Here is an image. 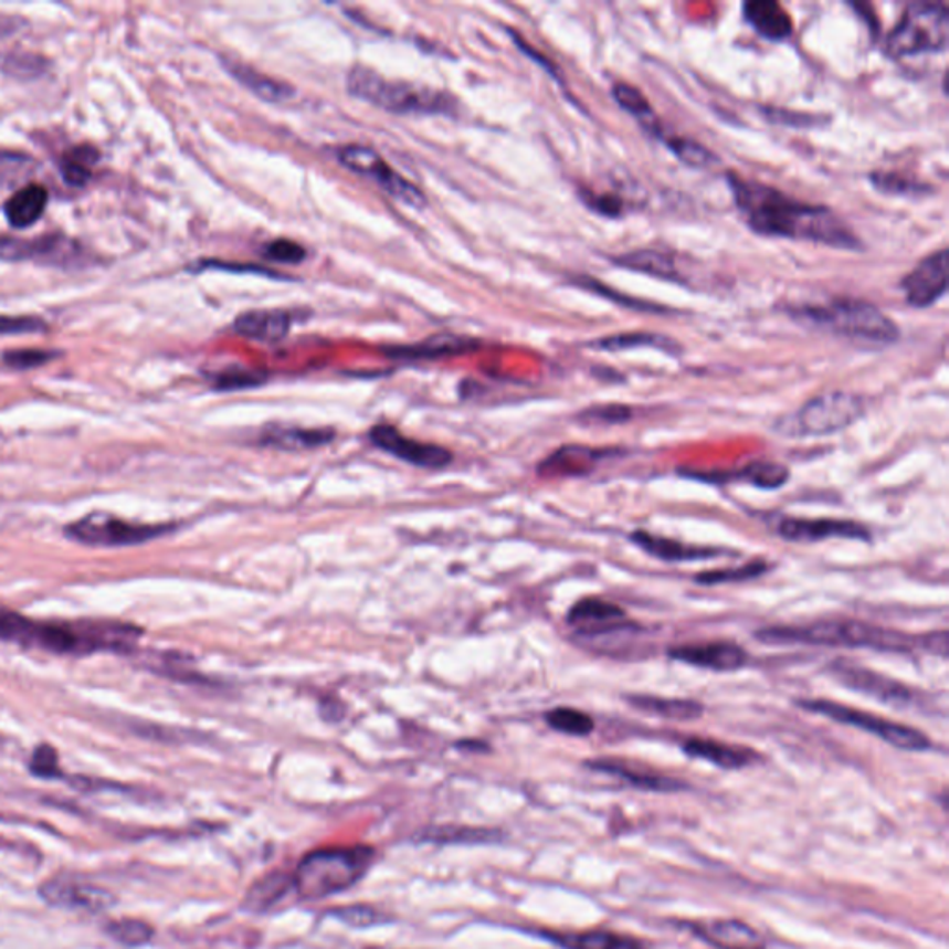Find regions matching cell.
Segmentation results:
<instances>
[{
  "mask_svg": "<svg viewBox=\"0 0 949 949\" xmlns=\"http://www.w3.org/2000/svg\"><path fill=\"white\" fill-rule=\"evenodd\" d=\"M667 656L688 666L713 669L718 674H731L748 666V651L732 642H708V644L677 645L667 651Z\"/></svg>",
  "mask_w": 949,
  "mask_h": 949,
  "instance_id": "cell-17",
  "label": "cell"
},
{
  "mask_svg": "<svg viewBox=\"0 0 949 949\" xmlns=\"http://www.w3.org/2000/svg\"><path fill=\"white\" fill-rule=\"evenodd\" d=\"M95 160H97V152L92 147H82V149H75L70 155H65L64 160H62V175H64L65 182L71 186L86 184L92 177L89 166Z\"/></svg>",
  "mask_w": 949,
  "mask_h": 949,
  "instance_id": "cell-40",
  "label": "cell"
},
{
  "mask_svg": "<svg viewBox=\"0 0 949 949\" xmlns=\"http://www.w3.org/2000/svg\"><path fill=\"white\" fill-rule=\"evenodd\" d=\"M173 525L130 524L109 514H87L65 527V536L86 546L123 547L138 546L167 535Z\"/></svg>",
  "mask_w": 949,
  "mask_h": 949,
  "instance_id": "cell-10",
  "label": "cell"
},
{
  "mask_svg": "<svg viewBox=\"0 0 949 949\" xmlns=\"http://www.w3.org/2000/svg\"><path fill=\"white\" fill-rule=\"evenodd\" d=\"M546 721L555 731L570 737H588L595 729V721L590 714L571 707L552 708L546 714Z\"/></svg>",
  "mask_w": 949,
  "mask_h": 949,
  "instance_id": "cell-37",
  "label": "cell"
},
{
  "mask_svg": "<svg viewBox=\"0 0 949 949\" xmlns=\"http://www.w3.org/2000/svg\"><path fill=\"white\" fill-rule=\"evenodd\" d=\"M30 770L40 777H56L60 773L59 755L51 746H40L35 749Z\"/></svg>",
  "mask_w": 949,
  "mask_h": 949,
  "instance_id": "cell-48",
  "label": "cell"
},
{
  "mask_svg": "<svg viewBox=\"0 0 949 949\" xmlns=\"http://www.w3.org/2000/svg\"><path fill=\"white\" fill-rule=\"evenodd\" d=\"M40 894L52 907L86 913H104L116 904L114 894L81 881L52 879L41 886Z\"/></svg>",
  "mask_w": 949,
  "mask_h": 949,
  "instance_id": "cell-18",
  "label": "cell"
},
{
  "mask_svg": "<svg viewBox=\"0 0 949 949\" xmlns=\"http://www.w3.org/2000/svg\"><path fill=\"white\" fill-rule=\"evenodd\" d=\"M683 751L692 759L707 760L724 770H742L757 760V753L751 749L737 748L710 738H688L683 744Z\"/></svg>",
  "mask_w": 949,
  "mask_h": 949,
  "instance_id": "cell-24",
  "label": "cell"
},
{
  "mask_svg": "<svg viewBox=\"0 0 949 949\" xmlns=\"http://www.w3.org/2000/svg\"><path fill=\"white\" fill-rule=\"evenodd\" d=\"M106 931H108L109 937L123 946H128V948L144 946L152 938V927L141 920L114 921L106 927Z\"/></svg>",
  "mask_w": 949,
  "mask_h": 949,
  "instance_id": "cell-43",
  "label": "cell"
},
{
  "mask_svg": "<svg viewBox=\"0 0 949 949\" xmlns=\"http://www.w3.org/2000/svg\"><path fill=\"white\" fill-rule=\"evenodd\" d=\"M790 314L800 323L869 346H892L901 336L898 325L868 300L831 299L823 305L798 306Z\"/></svg>",
  "mask_w": 949,
  "mask_h": 949,
  "instance_id": "cell-4",
  "label": "cell"
},
{
  "mask_svg": "<svg viewBox=\"0 0 949 949\" xmlns=\"http://www.w3.org/2000/svg\"><path fill=\"white\" fill-rule=\"evenodd\" d=\"M901 289L913 308H929L948 292V251L940 249L921 260L909 275L904 276Z\"/></svg>",
  "mask_w": 949,
  "mask_h": 949,
  "instance_id": "cell-16",
  "label": "cell"
},
{
  "mask_svg": "<svg viewBox=\"0 0 949 949\" xmlns=\"http://www.w3.org/2000/svg\"><path fill=\"white\" fill-rule=\"evenodd\" d=\"M631 541L639 546L642 551L664 562H705L714 558L724 557V549L716 547H699L683 544V541L664 538V536L651 535L647 530H634Z\"/></svg>",
  "mask_w": 949,
  "mask_h": 949,
  "instance_id": "cell-21",
  "label": "cell"
},
{
  "mask_svg": "<svg viewBox=\"0 0 949 949\" xmlns=\"http://www.w3.org/2000/svg\"><path fill=\"white\" fill-rule=\"evenodd\" d=\"M633 418V409L628 404H595L590 409L582 410L577 420L582 425H622Z\"/></svg>",
  "mask_w": 949,
  "mask_h": 949,
  "instance_id": "cell-41",
  "label": "cell"
},
{
  "mask_svg": "<svg viewBox=\"0 0 949 949\" xmlns=\"http://www.w3.org/2000/svg\"><path fill=\"white\" fill-rule=\"evenodd\" d=\"M614 262L625 270L640 271L645 275L672 281V283L683 281L672 254L658 253V251H634V253L623 254L620 259H614Z\"/></svg>",
  "mask_w": 949,
  "mask_h": 949,
  "instance_id": "cell-30",
  "label": "cell"
},
{
  "mask_svg": "<svg viewBox=\"0 0 949 949\" xmlns=\"http://www.w3.org/2000/svg\"><path fill=\"white\" fill-rule=\"evenodd\" d=\"M369 440L379 447V450L398 456L401 461L414 464L418 467H429V470H440L445 467L453 461V455L450 451L443 450L434 443L418 442L412 437H407L392 425H375L369 431Z\"/></svg>",
  "mask_w": 949,
  "mask_h": 949,
  "instance_id": "cell-15",
  "label": "cell"
},
{
  "mask_svg": "<svg viewBox=\"0 0 949 949\" xmlns=\"http://www.w3.org/2000/svg\"><path fill=\"white\" fill-rule=\"evenodd\" d=\"M264 256L281 262V264H299L306 259V251L300 247L299 243L289 242V240H275V242L265 245Z\"/></svg>",
  "mask_w": 949,
  "mask_h": 949,
  "instance_id": "cell-46",
  "label": "cell"
},
{
  "mask_svg": "<svg viewBox=\"0 0 949 949\" xmlns=\"http://www.w3.org/2000/svg\"><path fill=\"white\" fill-rule=\"evenodd\" d=\"M948 633L946 631H935V633L924 634L921 636V647L931 655L948 656Z\"/></svg>",
  "mask_w": 949,
  "mask_h": 949,
  "instance_id": "cell-50",
  "label": "cell"
},
{
  "mask_svg": "<svg viewBox=\"0 0 949 949\" xmlns=\"http://www.w3.org/2000/svg\"><path fill=\"white\" fill-rule=\"evenodd\" d=\"M669 150L679 158L683 164L690 167H710L718 161V158L702 144H697L694 139L672 138L664 139Z\"/></svg>",
  "mask_w": 949,
  "mask_h": 949,
  "instance_id": "cell-42",
  "label": "cell"
},
{
  "mask_svg": "<svg viewBox=\"0 0 949 949\" xmlns=\"http://www.w3.org/2000/svg\"><path fill=\"white\" fill-rule=\"evenodd\" d=\"M46 202H49V191L43 186H24L8 199L4 204V215L13 229H29L45 213Z\"/></svg>",
  "mask_w": 949,
  "mask_h": 949,
  "instance_id": "cell-28",
  "label": "cell"
},
{
  "mask_svg": "<svg viewBox=\"0 0 949 949\" xmlns=\"http://www.w3.org/2000/svg\"><path fill=\"white\" fill-rule=\"evenodd\" d=\"M612 95H614L618 104H620L623 109H628L631 116L636 117V119L642 123V127L647 128V130L655 134V136H662L658 119H656L655 112L651 108V104L647 103V98L644 97V93L636 89V87L631 86L628 82H618V84H614V87H612Z\"/></svg>",
  "mask_w": 949,
  "mask_h": 949,
  "instance_id": "cell-34",
  "label": "cell"
},
{
  "mask_svg": "<svg viewBox=\"0 0 949 949\" xmlns=\"http://www.w3.org/2000/svg\"><path fill=\"white\" fill-rule=\"evenodd\" d=\"M777 535L794 544H814L827 538L844 540H872L868 527L852 519L834 518H781L776 525Z\"/></svg>",
  "mask_w": 949,
  "mask_h": 949,
  "instance_id": "cell-14",
  "label": "cell"
},
{
  "mask_svg": "<svg viewBox=\"0 0 949 949\" xmlns=\"http://www.w3.org/2000/svg\"><path fill=\"white\" fill-rule=\"evenodd\" d=\"M13 32H18V21L12 18L0 15V38H8V35H12Z\"/></svg>",
  "mask_w": 949,
  "mask_h": 949,
  "instance_id": "cell-52",
  "label": "cell"
},
{
  "mask_svg": "<svg viewBox=\"0 0 949 949\" xmlns=\"http://www.w3.org/2000/svg\"><path fill=\"white\" fill-rule=\"evenodd\" d=\"M84 249L60 234L38 236L34 240L0 238V260L4 262H38L49 265H78L84 259Z\"/></svg>",
  "mask_w": 949,
  "mask_h": 949,
  "instance_id": "cell-13",
  "label": "cell"
},
{
  "mask_svg": "<svg viewBox=\"0 0 949 949\" xmlns=\"http://www.w3.org/2000/svg\"><path fill=\"white\" fill-rule=\"evenodd\" d=\"M744 18L753 27L757 34L766 40L783 41L792 35L794 21L779 2L773 0H751L744 4Z\"/></svg>",
  "mask_w": 949,
  "mask_h": 949,
  "instance_id": "cell-23",
  "label": "cell"
},
{
  "mask_svg": "<svg viewBox=\"0 0 949 949\" xmlns=\"http://www.w3.org/2000/svg\"><path fill=\"white\" fill-rule=\"evenodd\" d=\"M338 160L341 166L347 167L352 173L362 175L375 180L388 196L398 199L407 207L421 210L425 207L426 199L420 188L403 179L398 171L386 164L384 158L369 147L362 145H346L338 150Z\"/></svg>",
  "mask_w": 949,
  "mask_h": 949,
  "instance_id": "cell-11",
  "label": "cell"
},
{
  "mask_svg": "<svg viewBox=\"0 0 949 949\" xmlns=\"http://www.w3.org/2000/svg\"><path fill=\"white\" fill-rule=\"evenodd\" d=\"M45 321L40 317L0 316V334H35L45 330Z\"/></svg>",
  "mask_w": 949,
  "mask_h": 949,
  "instance_id": "cell-47",
  "label": "cell"
},
{
  "mask_svg": "<svg viewBox=\"0 0 949 949\" xmlns=\"http://www.w3.org/2000/svg\"><path fill=\"white\" fill-rule=\"evenodd\" d=\"M582 197H584V202H587L588 207L595 210V212L601 213L604 218H620L623 213L622 199H620V197L612 196V193L598 196V193L587 191V193H582Z\"/></svg>",
  "mask_w": 949,
  "mask_h": 949,
  "instance_id": "cell-49",
  "label": "cell"
},
{
  "mask_svg": "<svg viewBox=\"0 0 949 949\" xmlns=\"http://www.w3.org/2000/svg\"><path fill=\"white\" fill-rule=\"evenodd\" d=\"M697 935L718 949H766L765 940L753 927L740 920H713L697 924Z\"/></svg>",
  "mask_w": 949,
  "mask_h": 949,
  "instance_id": "cell-22",
  "label": "cell"
},
{
  "mask_svg": "<svg viewBox=\"0 0 949 949\" xmlns=\"http://www.w3.org/2000/svg\"><path fill=\"white\" fill-rule=\"evenodd\" d=\"M725 478L746 481L757 488L777 489L787 484L790 478V470L783 464H776V462H755L751 466L744 467L742 472L725 475Z\"/></svg>",
  "mask_w": 949,
  "mask_h": 949,
  "instance_id": "cell-35",
  "label": "cell"
},
{
  "mask_svg": "<svg viewBox=\"0 0 949 949\" xmlns=\"http://www.w3.org/2000/svg\"><path fill=\"white\" fill-rule=\"evenodd\" d=\"M625 702L642 713L653 714L672 721H694L705 714L703 703L675 697L650 696V694H628Z\"/></svg>",
  "mask_w": 949,
  "mask_h": 949,
  "instance_id": "cell-27",
  "label": "cell"
},
{
  "mask_svg": "<svg viewBox=\"0 0 949 949\" xmlns=\"http://www.w3.org/2000/svg\"><path fill=\"white\" fill-rule=\"evenodd\" d=\"M371 847H327L306 855L292 877L303 899H323L351 888L373 864Z\"/></svg>",
  "mask_w": 949,
  "mask_h": 949,
  "instance_id": "cell-5",
  "label": "cell"
},
{
  "mask_svg": "<svg viewBox=\"0 0 949 949\" xmlns=\"http://www.w3.org/2000/svg\"><path fill=\"white\" fill-rule=\"evenodd\" d=\"M347 92L392 114H451L453 109V98L447 93L407 82L386 81L368 67L349 71Z\"/></svg>",
  "mask_w": 949,
  "mask_h": 949,
  "instance_id": "cell-6",
  "label": "cell"
},
{
  "mask_svg": "<svg viewBox=\"0 0 949 949\" xmlns=\"http://www.w3.org/2000/svg\"><path fill=\"white\" fill-rule=\"evenodd\" d=\"M755 639L765 644H806L825 647H868V650L910 653L921 650V636L898 633L857 620H820L806 625H777L760 629Z\"/></svg>",
  "mask_w": 949,
  "mask_h": 949,
  "instance_id": "cell-3",
  "label": "cell"
},
{
  "mask_svg": "<svg viewBox=\"0 0 949 949\" xmlns=\"http://www.w3.org/2000/svg\"><path fill=\"white\" fill-rule=\"evenodd\" d=\"M588 766L592 770L622 777L623 781L634 784L636 789L662 790V792L683 789V784L679 781H674L669 777L651 776V773H645V771L631 770V768L622 765V762H616V760H592V762H588Z\"/></svg>",
  "mask_w": 949,
  "mask_h": 949,
  "instance_id": "cell-32",
  "label": "cell"
},
{
  "mask_svg": "<svg viewBox=\"0 0 949 949\" xmlns=\"http://www.w3.org/2000/svg\"><path fill=\"white\" fill-rule=\"evenodd\" d=\"M588 347L610 352L629 351V349H639V347H653V349H661V351H677L679 349L675 346L674 340L655 333L614 334V336H607L601 340L592 341Z\"/></svg>",
  "mask_w": 949,
  "mask_h": 949,
  "instance_id": "cell-33",
  "label": "cell"
},
{
  "mask_svg": "<svg viewBox=\"0 0 949 949\" xmlns=\"http://www.w3.org/2000/svg\"><path fill=\"white\" fill-rule=\"evenodd\" d=\"M292 317L281 310L245 312L234 321V330L249 340L276 344L288 336Z\"/></svg>",
  "mask_w": 949,
  "mask_h": 949,
  "instance_id": "cell-25",
  "label": "cell"
},
{
  "mask_svg": "<svg viewBox=\"0 0 949 949\" xmlns=\"http://www.w3.org/2000/svg\"><path fill=\"white\" fill-rule=\"evenodd\" d=\"M863 414V398L850 392H827L806 401L794 414L777 420L773 429L787 437L829 436L852 426Z\"/></svg>",
  "mask_w": 949,
  "mask_h": 949,
  "instance_id": "cell-8",
  "label": "cell"
},
{
  "mask_svg": "<svg viewBox=\"0 0 949 949\" xmlns=\"http://www.w3.org/2000/svg\"><path fill=\"white\" fill-rule=\"evenodd\" d=\"M265 380L264 373L249 371V369H229L215 379L218 390H242V388H254Z\"/></svg>",
  "mask_w": 949,
  "mask_h": 949,
  "instance_id": "cell-45",
  "label": "cell"
},
{
  "mask_svg": "<svg viewBox=\"0 0 949 949\" xmlns=\"http://www.w3.org/2000/svg\"><path fill=\"white\" fill-rule=\"evenodd\" d=\"M620 451L598 450L587 445H565L538 466L544 477H584L598 467L599 462L616 455Z\"/></svg>",
  "mask_w": 949,
  "mask_h": 949,
  "instance_id": "cell-20",
  "label": "cell"
},
{
  "mask_svg": "<svg viewBox=\"0 0 949 949\" xmlns=\"http://www.w3.org/2000/svg\"><path fill=\"white\" fill-rule=\"evenodd\" d=\"M552 938L568 949H642L631 938L620 937L614 932H582V935Z\"/></svg>",
  "mask_w": 949,
  "mask_h": 949,
  "instance_id": "cell-38",
  "label": "cell"
},
{
  "mask_svg": "<svg viewBox=\"0 0 949 949\" xmlns=\"http://www.w3.org/2000/svg\"><path fill=\"white\" fill-rule=\"evenodd\" d=\"M732 197L751 231L760 236L822 243L827 247L858 251L855 232L827 207L795 201L770 186L729 175Z\"/></svg>",
  "mask_w": 949,
  "mask_h": 949,
  "instance_id": "cell-1",
  "label": "cell"
},
{
  "mask_svg": "<svg viewBox=\"0 0 949 949\" xmlns=\"http://www.w3.org/2000/svg\"><path fill=\"white\" fill-rule=\"evenodd\" d=\"M223 64L243 87H247L249 92L254 93L265 103H284L294 95V87L286 86L275 78H270V76L259 73L249 65L240 64L236 60H223Z\"/></svg>",
  "mask_w": 949,
  "mask_h": 949,
  "instance_id": "cell-29",
  "label": "cell"
},
{
  "mask_svg": "<svg viewBox=\"0 0 949 949\" xmlns=\"http://www.w3.org/2000/svg\"><path fill=\"white\" fill-rule=\"evenodd\" d=\"M477 344L470 338H462L455 334H440L434 338L423 341L420 346L407 347V349H392L396 358H442L461 352L472 351Z\"/></svg>",
  "mask_w": 949,
  "mask_h": 949,
  "instance_id": "cell-31",
  "label": "cell"
},
{
  "mask_svg": "<svg viewBox=\"0 0 949 949\" xmlns=\"http://www.w3.org/2000/svg\"><path fill=\"white\" fill-rule=\"evenodd\" d=\"M625 610L616 603H610L604 599L587 598L577 601L568 612V623L577 629V633L584 636H601V634L616 633L625 629Z\"/></svg>",
  "mask_w": 949,
  "mask_h": 949,
  "instance_id": "cell-19",
  "label": "cell"
},
{
  "mask_svg": "<svg viewBox=\"0 0 949 949\" xmlns=\"http://www.w3.org/2000/svg\"><path fill=\"white\" fill-rule=\"evenodd\" d=\"M829 674L833 679L850 690L861 692L864 696L874 697L877 702L886 703L892 707L909 708L920 705V694L910 686L899 681L886 677V675L872 672L868 667L858 666L853 662L836 658L829 664Z\"/></svg>",
  "mask_w": 949,
  "mask_h": 949,
  "instance_id": "cell-12",
  "label": "cell"
},
{
  "mask_svg": "<svg viewBox=\"0 0 949 949\" xmlns=\"http://www.w3.org/2000/svg\"><path fill=\"white\" fill-rule=\"evenodd\" d=\"M27 164H30L27 158L12 152H0V182L10 177V175L21 171Z\"/></svg>",
  "mask_w": 949,
  "mask_h": 949,
  "instance_id": "cell-51",
  "label": "cell"
},
{
  "mask_svg": "<svg viewBox=\"0 0 949 949\" xmlns=\"http://www.w3.org/2000/svg\"><path fill=\"white\" fill-rule=\"evenodd\" d=\"M333 429H299V426H267L260 443L281 451L316 450L333 442Z\"/></svg>",
  "mask_w": 949,
  "mask_h": 949,
  "instance_id": "cell-26",
  "label": "cell"
},
{
  "mask_svg": "<svg viewBox=\"0 0 949 949\" xmlns=\"http://www.w3.org/2000/svg\"><path fill=\"white\" fill-rule=\"evenodd\" d=\"M795 705L806 713L820 714V716L833 719L836 724L863 729V731L881 738L883 742L890 744L894 748L904 749V751H927L932 746L931 740L915 727L888 721V719L875 716V714L846 707L842 703L829 702V699H798Z\"/></svg>",
  "mask_w": 949,
  "mask_h": 949,
  "instance_id": "cell-9",
  "label": "cell"
},
{
  "mask_svg": "<svg viewBox=\"0 0 949 949\" xmlns=\"http://www.w3.org/2000/svg\"><path fill=\"white\" fill-rule=\"evenodd\" d=\"M141 631L127 623H51L0 609V640L56 655H89L97 651H130Z\"/></svg>",
  "mask_w": 949,
  "mask_h": 949,
  "instance_id": "cell-2",
  "label": "cell"
},
{
  "mask_svg": "<svg viewBox=\"0 0 949 949\" xmlns=\"http://www.w3.org/2000/svg\"><path fill=\"white\" fill-rule=\"evenodd\" d=\"M59 357L56 351H43V349H19V351L4 352V363L13 369H34L43 363L51 362L52 358Z\"/></svg>",
  "mask_w": 949,
  "mask_h": 949,
  "instance_id": "cell-44",
  "label": "cell"
},
{
  "mask_svg": "<svg viewBox=\"0 0 949 949\" xmlns=\"http://www.w3.org/2000/svg\"><path fill=\"white\" fill-rule=\"evenodd\" d=\"M289 886L294 885H292V879H288L286 875L271 874L270 877L259 881L251 888L245 905H247L249 909L253 910L270 909L278 899L283 898L284 894L288 892Z\"/></svg>",
  "mask_w": 949,
  "mask_h": 949,
  "instance_id": "cell-39",
  "label": "cell"
},
{
  "mask_svg": "<svg viewBox=\"0 0 949 949\" xmlns=\"http://www.w3.org/2000/svg\"><path fill=\"white\" fill-rule=\"evenodd\" d=\"M949 41V10L943 2H913L894 27L886 52L892 59H913L942 52Z\"/></svg>",
  "mask_w": 949,
  "mask_h": 949,
  "instance_id": "cell-7",
  "label": "cell"
},
{
  "mask_svg": "<svg viewBox=\"0 0 949 949\" xmlns=\"http://www.w3.org/2000/svg\"><path fill=\"white\" fill-rule=\"evenodd\" d=\"M770 571V565L766 560H749L744 566L738 568H727V570L703 571L699 576L694 577V581L703 587H716V584H729V582H746L759 579Z\"/></svg>",
  "mask_w": 949,
  "mask_h": 949,
  "instance_id": "cell-36",
  "label": "cell"
}]
</instances>
